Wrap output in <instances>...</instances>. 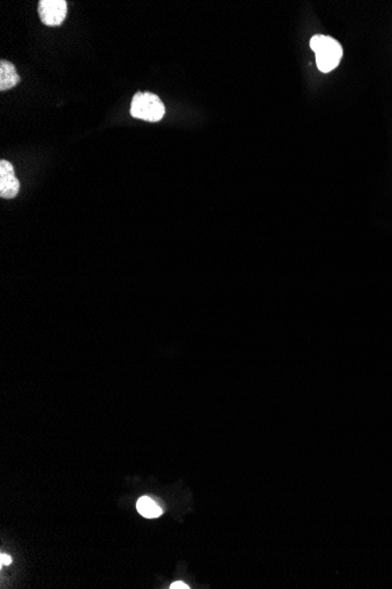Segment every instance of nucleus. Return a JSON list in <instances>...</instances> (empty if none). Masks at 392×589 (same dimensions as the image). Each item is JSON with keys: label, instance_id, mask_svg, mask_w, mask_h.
Segmentation results:
<instances>
[{"label": "nucleus", "instance_id": "obj_1", "mask_svg": "<svg viewBox=\"0 0 392 589\" xmlns=\"http://www.w3.org/2000/svg\"><path fill=\"white\" fill-rule=\"evenodd\" d=\"M310 49L316 54V64L322 73H329L339 65L343 57V47L339 41L326 34H315L310 39Z\"/></svg>", "mask_w": 392, "mask_h": 589}, {"label": "nucleus", "instance_id": "obj_2", "mask_svg": "<svg viewBox=\"0 0 392 589\" xmlns=\"http://www.w3.org/2000/svg\"><path fill=\"white\" fill-rule=\"evenodd\" d=\"M131 115L149 123H158L164 118L166 107L158 95L151 92H138L132 100Z\"/></svg>", "mask_w": 392, "mask_h": 589}, {"label": "nucleus", "instance_id": "obj_3", "mask_svg": "<svg viewBox=\"0 0 392 589\" xmlns=\"http://www.w3.org/2000/svg\"><path fill=\"white\" fill-rule=\"evenodd\" d=\"M39 16L46 26H59L67 16V3L65 0H41Z\"/></svg>", "mask_w": 392, "mask_h": 589}, {"label": "nucleus", "instance_id": "obj_4", "mask_svg": "<svg viewBox=\"0 0 392 589\" xmlns=\"http://www.w3.org/2000/svg\"><path fill=\"white\" fill-rule=\"evenodd\" d=\"M21 184L14 174L12 164L6 160L0 161V196L12 199L19 192Z\"/></svg>", "mask_w": 392, "mask_h": 589}, {"label": "nucleus", "instance_id": "obj_5", "mask_svg": "<svg viewBox=\"0 0 392 589\" xmlns=\"http://www.w3.org/2000/svg\"><path fill=\"white\" fill-rule=\"evenodd\" d=\"M21 82L16 66L8 60L0 62V90L6 91L16 86Z\"/></svg>", "mask_w": 392, "mask_h": 589}, {"label": "nucleus", "instance_id": "obj_6", "mask_svg": "<svg viewBox=\"0 0 392 589\" xmlns=\"http://www.w3.org/2000/svg\"><path fill=\"white\" fill-rule=\"evenodd\" d=\"M136 508H138L140 514L146 519H156L162 514V508L160 507L154 500H151L148 496L140 498L139 501L136 503Z\"/></svg>", "mask_w": 392, "mask_h": 589}, {"label": "nucleus", "instance_id": "obj_7", "mask_svg": "<svg viewBox=\"0 0 392 589\" xmlns=\"http://www.w3.org/2000/svg\"><path fill=\"white\" fill-rule=\"evenodd\" d=\"M11 564H12V559L11 557L6 555V554H1L0 555V565H1V567L3 566H10Z\"/></svg>", "mask_w": 392, "mask_h": 589}, {"label": "nucleus", "instance_id": "obj_8", "mask_svg": "<svg viewBox=\"0 0 392 589\" xmlns=\"http://www.w3.org/2000/svg\"><path fill=\"white\" fill-rule=\"evenodd\" d=\"M169 588H171V589H188L189 587H188V585H187V584H184V582L176 581V582H174V584H172V585H171V587H169Z\"/></svg>", "mask_w": 392, "mask_h": 589}]
</instances>
